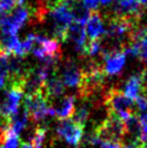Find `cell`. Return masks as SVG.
<instances>
[{
	"mask_svg": "<svg viewBox=\"0 0 147 148\" xmlns=\"http://www.w3.org/2000/svg\"><path fill=\"white\" fill-rule=\"evenodd\" d=\"M105 106L122 121H126L135 114V104L117 88H110L105 97Z\"/></svg>",
	"mask_w": 147,
	"mask_h": 148,
	"instance_id": "1",
	"label": "cell"
},
{
	"mask_svg": "<svg viewBox=\"0 0 147 148\" xmlns=\"http://www.w3.org/2000/svg\"><path fill=\"white\" fill-rule=\"evenodd\" d=\"M93 132L103 142L122 144L123 137L126 134L124 121L119 119L116 115L109 112L102 123L94 127Z\"/></svg>",
	"mask_w": 147,
	"mask_h": 148,
	"instance_id": "2",
	"label": "cell"
},
{
	"mask_svg": "<svg viewBox=\"0 0 147 148\" xmlns=\"http://www.w3.org/2000/svg\"><path fill=\"white\" fill-rule=\"evenodd\" d=\"M49 99L45 92L35 95H26L24 99V107L28 112L29 119L34 123L43 121L48 117H54L55 111L52 105H49Z\"/></svg>",
	"mask_w": 147,
	"mask_h": 148,
	"instance_id": "3",
	"label": "cell"
},
{
	"mask_svg": "<svg viewBox=\"0 0 147 148\" xmlns=\"http://www.w3.org/2000/svg\"><path fill=\"white\" fill-rule=\"evenodd\" d=\"M144 11L136 0H116L108 12V17H122L139 23Z\"/></svg>",
	"mask_w": 147,
	"mask_h": 148,
	"instance_id": "4",
	"label": "cell"
},
{
	"mask_svg": "<svg viewBox=\"0 0 147 148\" xmlns=\"http://www.w3.org/2000/svg\"><path fill=\"white\" fill-rule=\"evenodd\" d=\"M32 51L40 61L45 58H62L61 42L42 35H35V45Z\"/></svg>",
	"mask_w": 147,
	"mask_h": 148,
	"instance_id": "5",
	"label": "cell"
},
{
	"mask_svg": "<svg viewBox=\"0 0 147 148\" xmlns=\"http://www.w3.org/2000/svg\"><path fill=\"white\" fill-rule=\"evenodd\" d=\"M56 135L69 145L77 146L83 136V127L73 119L60 120L55 127Z\"/></svg>",
	"mask_w": 147,
	"mask_h": 148,
	"instance_id": "6",
	"label": "cell"
},
{
	"mask_svg": "<svg viewBox=\"0 0 147 148\" xmlns=\"http://www.w3.org/2000/svg\"><path fill=\"white\" fill-rule=\"evenodd\" d=\"M29 17H30L29 7L16 8L10 15H8V18L3 23V25L0 26L1 35H16Z\"/></svg>",
	"mask_w": 147,
	"mask_h": 148,
	"instance_id": "7",
	"label": "cell"
},
{
	"mask_svg": "<svg viewBox=\"0 0 147 148\" xmlns=\"http://www.w3.org/2000/svg\"><path fill=\"white\" fill-rule=\"evenodd\" d=\"M61 80L65 86L80 88L83 79L81 67H79L76 61L71 58L63 61L61 64Z\"/></svg>",
	"mask_w": 147,
	"mask_h": 148,
	"instance_id": "8",
	"label": "cell"
},
{
	"mask_svg": "<svg viewBox=\"0 0 147 148\" xmlns=\"http://www.w3.org/2000/svg\"><path fill=\"white\" fill-rule=\"evenodd\" d=\"M24 92L16 86H7L4 89V95L0 106V114L10 118L20 108L21 101L23 99Z\"/></svg>",
	"mask_w": 147,
	"mask_h": 148,
	"instance_id": "9",
	"label": "cell"
},
{
	"mask_svg": "<svg viewBox=\"0 0 147 148\" xmlns=\"http://www.w3.org/2000/svg\"><path fill=\"white\" fill-rule=\"evenodd\" d=\"M66 40H69L74 45V49L81 58H86L87 47V34L86 29L82 25L73 23L68 27Z\"/></svg>",
	"mask_w": 147,
	"mask_h": 148,
	"instance_id": "10",
	"label": "cell"
},
{
	"mask_svg": "<svg viewBox=\"0 0 147 148\" xmlns=\"http://www.w3.org/2000/svg\"><path fill=\"white\" fill-rule=\"evenodd\" d=\"M126 58L127 54L123 50H116L111 52L104 60L105 64L103 65V69L106 76H116L120 74L126 65Z\"/></svg>",
	"mask_w": 147,
	"mask_h": 148,
	"instance_id": "11",
	"label": "cell"
},
{
	"mask_svg": "<svg viewBox=\"0 0 147 148\" xmlns=\"http://www.w3.org/2000/svg\"><path fill=\"white\" fill-rule=\"evenodd\" d=\"M86 25V34L90 38V40H98L105 35L103 16L98 11H93L90 13L89 20Z\"/></svg>",
	"mask_w": 147,
	"mask_h": 148,
	"instance_id": "12",
	"label": "cell"
},
{
	"mask_svg": "<svg viewBox=\"0 0 147 148\" xmlns=\"http://www.w3.org/2000/svg\"><path fill=\"white\" fill-rule=\"evenodd\" d=\"M75 99L76 96L75 95H67V96H63L60 102L53 106L54 111H55V116L58 119H69L70 117L74 116L75 112Z\"/></svg>",
	"mask_w": 147,
	"mask_h": 148,
	"instance_id": "13",
	"label": "cell"
},
{
	"mask_svg": "<svg viewBox=\"0 0 147 148\" xmlns=\"http://www.w3.org/2000/svg\"><path fill=\"white\" fill-rule=\"evenodd\" d=\"M142 82H143L142 71L132 75L123 84L122 93L132 101L136 99L139 96V93L142 91Z\"/></svg>",
	"mask_w": 147,
	"mask_h": 148,
	"instance_id": "14",
	"label": "cell"
},
{
	"mask_svg": "<svg viewBox=\"0 0 147 148\" xmlns=\"http://www.w3.org/2000/svg\"><path fill=\"white\" fill-rule=\"evenodd\" d=\"M45 92L49 101L60 99L65 93V86L62 82L61 78L57 77L56 75H54L45 81Z\"/></svg>",
	"mask_w": 147,
	"mask_h": 148,
	"instance_id": "15",
	"label": "cell"
},
{
	"mask_svg": "<svg viewBox=\"0 0 147 148\" xmlns=\"http://www.w3.org/2000/svg\"><path fill=\"white\" fill-rule=\"evenodd\" d=\"M9 119H10V130L19 135L28 125L29 116L24 107H20L19 110L15 114H13Z\"/></svg>",
	"mask_w": 147,
	"mask_h": 148,
	"instance_id": "16",
	"label": "cell"
},
{
	"mask_svg": "<svg viewBox=\"0 0 147 148\" xmlns=\"http://www.w3.org/2000/svg\"><path fill=\"white\" fill-rule=\"evenodd\" d=\"M93 106L87 99H81V103L78 105L77 108H75V112L73 116V120L77 123L84 127L88 120L90 119L91 112H92Z\"/></svg>",
	"mask_w": 147,
	"mask_h": 148,
	"instance_id": "17",
	"label": "cell"
},
{
	"mask_svg": "<svg viewBox=\"0 0 147 148\" xmlns=\"http://www.w3.org/2000/svg\"><path fill=\"white\" fill-rule=\"evenodd\" d=\"M71 11H73L74 23L82 26L87 24L90 16V11L83 5L81 0H74L71 3Z\"/></svg>",
	"mask_w": 147,
	"mask_h": 148,
	"instance_id": "18",
	"label": "cell"
},
{
	"mask_svg": "<svg viewBox=\"0 0 147 148\" xmlns=\"http://www.w3.org/2000/svg\"><path fill=\"white\" fill-rule=\"evenodd\" d=\"M9 77V61L8 55L0 52V90L5 89Z\"/></svg>",
	"mask_w": 147,
	"mask_h": 148,
	"instance_id": "19",
	"label": "cell"
},
{
	"mask_svg": "<svg viewBox=\"0 0 147 148\" xmlns=\"http://www.w3.org/2000/svg\"><path fill=\"white\" fill-rule=\"evenodd\" d=\"M20 144V137L15 133H13L11 130L9 131L8 135L3 140L2 144H0V148H19Z\"/></svg>",
	"mask_w": 147,
	"mask_h": 148,
	"instance_id": "20",
	"label": "cell"
},
{
	"mask_svg": "<svg viewBox=\"0 0 147 148\" xmlns=\"http://www.w3.org/2000/svg\"><path fill=\"white\" fill-rule=\"evenodd\" d=\"M10 131V119L0 114V144L3 143Z\"/></svg>",
	"mask_w": 147,
	"mask_h": 148,
	"instance_id": "21",
	"label": "cell"
},
{
	"mask_svg": "<svg viewBox=\"0 0 147 148\" xmlns=\"http://www.w3.org/2000/svg\"><path fill=\"white\" fill-rule=\"evenodd\" d=\"M17 5V0H0V11L9 13Z\"/></svg>",
	"mask_w": 147,
	"mask_h": 148,
	"instance_id": "22",
	"label": "cell"
},
{
	"mask_svg": "<svg viewBox=\"0 0 147 148\" xmlns=\"http://www.w3.org/2000/svg\"><path fill=\"white\" fill-rule=\"evenodd\" d=\"M135 110L139 112H144L147 110V97L144 95H139L137 99H135Z\"/></svg>",
	"mask_w": 147,
	"mask_h": 148,
	"instance_id": "23",
	"label": "cell"
},
{
	"mask_svg": "<svg viewBox=\"0 0 147 148\" xmlns=\"http://www.w3.org/2000/svg\"><path fill=\"white\" fill-rule=\"evenodd\" d=\"M142 79H143V82H142V92H143L144 96L147 97V66L142 70Z\"/></svg>",
	"mask_w": 147,
	"mask_h": 148,
	"instance_id": "24",
	"label": "cell"
},
{
	"mask_svg": "<svg viewBox=\"0 0 147 148\" xmlns=\"http://www.w3.org/2000/svg\"><path fill=\"white\" fill-rule=\"evenodd\" d=\"M47 1H48V0H37L35 7L40 8V9H45V10H48V11H49V8H48Z\"/></svg>",
	"mask_w": 147,
	"mask_h": 148,
	"instance_id": "25",
	"label": "cell"
},
{
	"mask_svg": "<svg viewBox=\"0 0 147 148\" xmlns=\"http://www.w3.org/2000/svg\"><path fill=\"white\" fill-rule=\"evenodd\" d=\"M139 121H141V123L143 127H147V110H145L144 112H141V115H139Z\"/></svg>",
	"mask_w": 147,
	"mask_h": 148,
	"instance_id": "26",
	"label": "cell"
},
{
	"mask_svg": "<svg viewBox=\"0 0 147 148\" xmlns=\"http://www.w3.org/2000/svg\"><path fill=\"white\" fill-rule=\"evenodd\" d=\"M116 0H101L100 2H101V4H102L103 7H107V5H109V4L114 3Z\"/></svg>",
	"mask_w": 147,
	"mask_h": 148,
	"instance_id": "27",
	"label": "cell"
},
{
	"mask_svg": "<svg viewBox=\"0 0 147 148\" xmlns=\"http://www.w3.org/2000/svg\"><path fill=\"white\" fill-rule=\"evenodd\" d=\"M136 1L142 5V8L147 10V0H136Z\"/></svg>",
	"mask_w": 147,
	"mask_h": 148,
	"instance_id": "28",
	"label": "cell"
},
{
	"mask_svg": "<svg viewBox=\"0 0 147 148\" xmlns=\"http://www.w3.org/2000/svg\"><path fill=\"white\" fill-rule=\"evenodd\" d=\"M21 148H33V146H32L30 144H24V143H22Z\"/></svg>",
	"mask_w": 147,
	"mask_h": 148,
	"instance_id": "29",
	"label": "cell"
},
{
	"mask_svg": "<svg viewBox=\"0 0 147 148\" xmlns=\"http://www.w3.org/2000/svg\"><path fill=\"white\" fill-rule=\"evenodd\" d=\"M25 1L26 0H17V4H20V5H23L25 3Z\"/></svg>",
	"mask_w": 147,
	"mask_h": 148,
	"instance_id": "30",
	"label": "cell"
},
{
	"mask_svg": "<svg viewBox=\"0 0 147 148\" xmlns=\"http://www.w3.org/2000/svg\"><path fill=\"white\" fill-rule=\"evenodd\" d=\"M136 148H147V146L146 145H144V144H141V145H139Z\"/></svg>",
	"mask_w": 147,
	"mask_h": 148,
	"instance_id": "31",
	"label": "cell"
},
{
	"mask_svg": "<svg viewBox=\"0 0 147 148\" xmlns=\"http://www.w3.org/2000/svg\"><path fill=\"white\" fill-rule=\"evenodd\" d=\"M76 148H83V147H76Z\"/></svg>",
	"mask_w": 147,
	"mask_h": 148,
	"instance_id": "32",
	"label": "cell"
}]
</instances>
